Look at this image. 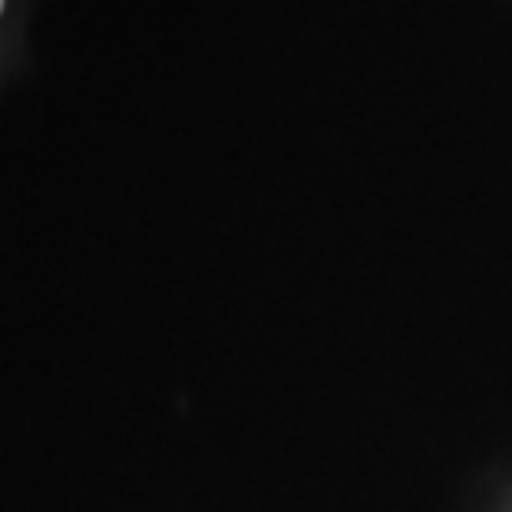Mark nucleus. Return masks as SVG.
Returning a JSON list of instances; mask_svg holds the SVG:
<instances>
[{
	"mask_svg": "<svg viewBox=\"0 0 512 512\" xmlns=\"http://www.w3.org/2000/svg\"><path fill=\"white\" fill-rule=\"evenodd\" d=\"M0 7H4V0H0Z\"/></svg>",
	"mask_w": 512,
	"mask_h": 512,
	"instance_id": "nucleus-1",
	"label": "nucleus"
}]
</instances>
